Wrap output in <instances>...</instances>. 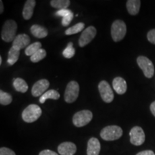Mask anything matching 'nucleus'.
<instances>
[{
    "mask_svg": "<svg viewBox=\"0 0 155 155\" xmlns=\"http://www.w3.org/2000/svg\"><path fill=\"white\" fill-rule=\"evenodd\" d=\"M17 24L15 20L8 19L5 22L1 32V37L2 40L7 42L14 41L16 38Z\"/></svg>",
    "mask_w": 155,
    "mask_h": 155,
    "instance_id": "f257e3e1",
    "label": "nucleus"
},
{
    "mask_svg": "<svg viewBox=\"0 0 155 155\" xmlns=\"http://www.w3.org/2000/svg\"><path fill=\"white\" fill-rule=\"evenodd\" d=\"M123 130L119 126L111 125L104 127L100 133L101 137L105 141H114L121 138Z\"/></svg>",
    "mask_w": 155,
    "mask_h": 155,
    "instance_id": "f03ea898",
    "label": "nucleus"
},
{
    "mask_svg": "<svg viewBox=\"0 0 155 155\" xmlns=\"http://www.w3.org/2000/svg\"><path fill=\"white\" fill-rule=\"evenodd\" d=\"M42 115V109L36 104H31L26 107L22 114V119L27 123H32Z\"/></svg>",
    "mask_w": 155,
    "mask_h": 155,
    "instance_id": "7ed1b4c3",
    "label": "nucleus"
},
{
    "mask_svg": "<svg viewBox=\"0 0 155 155\" xmlns=\"http://www.w3.org/2000/svg\"><path fill=\"white\" fill-rule=\"evenodd\" d=\"M111 34L114 42H119L124 38L127 34V25L124 21L117 19L112 23Z\"/></svg>",
    "mask_w": 155,
    "mask_h": 155,
    "instance_id": "20e7f679",
    "label": "nucleus"
},
{
    "mask_svg": "<svg viewBox=\"0 0 155 155\" xmlns=\"http://www.w3.org/2000/svg\"><path fill=\"white\" fill-rule=\"evenodd\" d=\"M79 84L76 81H72L68 83L65 88V94H64V98L65 102L68 104H72L77 100L79 95Z\"/></svg>",
    "mask_w": 155,
    "mask_h": 155,
    "instance_id": "39448f33",
    "label": "nucleus"
},
{
    "mask_svg": "<svg viewBox=\"0 0 155 155\" xmlns=\"http://www.w3.org/2000/svg\"><path fill=\"white\" fill-rule=\"evenodd\" d=\"M93 119L92 112L89 110H83L74 114L73 123L76 127H84L89 124Z\"/></svg>",
    "mask_w": 155,
    "mask_h": 155,
    "instance_id": "423d86ee",
    "label": "nucleus"
},
{
    "mask_svg": "<svg viewBox=\"0 0 155 155\" xmlns=\"http://www.w3.org/2000/svg\"><path fill=\"white\" fill-rule=\"evenodd\" d=\"M139 67L142 70L145 77L151 78L154 74V66L152 62L145 56H139L137 59Z\"/></svg>",
    "mask_w": 155,
    "mask_h": 155,
    "instance_id": "0eeeda50",
    "label": "nucleus"
},
{
    "mask_svg": "<svg viewBox=\"0 0 155 155\" xmlns=\"http://www.w3.org/2000/svg\"><path fill=\"white\" fill-rule=\"evenodd\" d=\"M98 91H99L101 97L106 103H111L114 98V92L111 88L109 83L106 81H101L98 84Z\"/></svg>",
    "mask_w": 155,
    "mask_h": 155,
    "instance_id": "6e6552de",
    "label": "nucleus"
},
{
    "mask_svg": "<svg viewBox=\"0 0 155 155\" xmlns=\"http://www.w3.org/2000/svg\"><path fill=\"white\" fill-rule=\"evenodd\" d=\"M129 136L131 143L135 146H140L145 141L144 131L140 127H133L129 132Z\"/></svg>",
    "mask_w": 155,
    "mask_h": 155,
    "instance_id": "1a4fd4ad",
    "label": "nucleus"
},
{
    "mask_svg": "<svg viewBox=\"0 0 155 155\" xmlns=\"http://www.w3.org/2000/svg\"><path fill=\"white\" fill-rule=\"evenodd\" d=\"M96 29L94 26H89L81 34L79 38V45L80 47L83 48L87 45L90 43L94 40V38L96 35Z\"/></svg>",
    "mask_w": 155,
    "mask_h": 155,
    "instance_id": "9d476101",
    "label": "nucleus"
},
{
    "mask_svg": "<svg viewBox=\"0 0 155 155\" xmlns=\"http://www.w3.org/2000/svg\"><path fill=\"white\" fill-rule=\"evenodd\" d=\"M50 86V82L47 79H41L35 83L32 88V95L34 97L42 96L45 93L48 91V89Z\"/></svg>",
    "mask_w": 155,
    "mask_h": 155,
    "instance_id": "9b49d317",
    "label": "nucleus"
},
{
    "mask_svg": "<svg viewBox=\"0 0 155 155\" xmlns=\"http://www.w3.org/2000/svg\"><path fill=\"white\" fill-rule=\"evenodd\" d=\"M30 43V38L26 34H19L16 36L12 43V47L21 50L23 48H28Z\"/></svg>",
    "mask_w": 155,
    "mask_h": 155,
    "instance_id": "f8f14e48",
    "label": "nucleus"
},
{
    "mask_svg": "<svg viewBox=\"0 0 155 155\" xmlns=\"http://www.w3.org/2000/svg\"><path fill=\"white\" fill-rule=\"evenodd\" d=\"M58 151L61 155H74L77 151V147L74 143L65 141L58 146Z\"/></svg>",
    "mask_w": 155,
    "mask_h": 155,
    "instance_id": "ddd939ff",
    "label": "nucleus"
},
{
    "mask_svg": "<svg viewBox=\"0 0 155 155\" xmlns=\"http://www.w3.org/2000/svg\"><path fill=\"white\" fill-rule=\"evenodd\" d=\"M101 151L100 141L97 138L92 137L88 141L87 155H99Z\"/></svg>",
    "mask_w": 155,
    "mask_h": 155,
    "instance_id": "4468645a",
    "label": "nucleus"
},
{
    "mask_svg": "<svg viewBox=\"0 0 155 155\" xmlns=\"http://www.w3.org/2000/svg\"><path fill=\"white\" fill-rule=\"evenodd\" d=\"M113 88L114 91L119 95H123L127 92V84L123 78L116 77L113 81Z\"/></svg>",
    "mask_w": 155,
    "mask_h": 155,
    "instance_id": "2eb2a0df",
    "label": "nucleus"
},
{
    "mask_svg": "<svg viewBox=\"0 0 155 155\" xmlns=\"http://www.w3.org/2000/svg\"><path fill=\"white\" fill-rule=\"evenodd\" d=\"M36 5V1L35 0H28L25 4L22 11V16L25 19L28 20L31 19L33 15L35 7Z\"/></svg>",
    "mask_w": 155,
    "mask_h": 155,
    "instance_id": "dca6fc26",
    "label": "nucleus"
},
{
    "mask_svg": "<svg viewBox=\"0 0 155 155\" xmlns=\"http://www.w3.org/2000/svg\"><path fill=\"white\" fill-rule=\"evenodd\" d=\"M31 33L37 38H45L48 36V30L44 27L39 25H33L30 28Z\"/></svg>",
    "mask_w": 155,
    "mask_h": 155,
    "instance_id": "f3484780",
    "label": "nucleus"
},
{
    "mask_svg": "<svg viewBox=\"0 0 155 155\" xmlns=\"http://www.w3.org/2000/svg\"><path fill=\"white\" fill-rule=\"evenodd\" d=\"M141 7V1L139 0H128L127 2V9L131 15H137L139 12Z\"/></svg>",
    "mask_w": 155,
    "mask_h": 155,
    "instance_id": "a211bd4d",
    "label": "nucleus"
},
{
    "mask_svg": "<svg viewBox=\"0 0 155 155\" xmlns=\"http://www.w3.org/2000/svg\"><path fill=\"white\" fill-rule=\"evenodd\" d=\"M13 86L15 90L18 92L25 93L28 90V85L24 79L20 78H17L14 80L13 82Z\"/></svg>",
    "mask_w": 155,
    "mask_h": 155,
    "instance_id": "6ab92c4d",
    "label": "nucleus"
},
{
    "mask_svg": "<svg viewBox=\"0 0 155 155\" xmlns=\"http://www.w3.org/2000/svg\"><path fill=\"white\" fill-rule=\"evenodd\" d=\"M60 98V94L56 90H49L46 91L45 94L40 96V104H44L45 101L47 99H53V100H58Z\"/></svg>",
    "mask_w": 155,
    "mask_h": 155,
    "instance_id": "aec40b11",
    "label": "nucleus"
},
{
    "mask_svg": "<svg viewBox=\"0 0 155 155\" xmlns=\"http://www.w3.org/2000/svg\"><path fill=\"white\" fill-rule=\"evenodd\" d=\"M19 54H20V50L16 49V48L12 47L10 48L8 53V58H7V63L9 65H13L15 63H17L18 61Z\"/></svg>",
    "mask_w": 155,
    "mask_h": 155,
    "instance_id": "412c9836",
    "label": "nucleus"
},
{
    "mask_svg": "<svg viewBox=\"0 0 155 155\" xmlns=\"http://www.w3.org/2000/svg\"><path fill=\"white\" fill-rule=\"evenodd\" d=\"M71 5L69 0H52L50 1V5L54 8L61 9H67L68 7Z\"/></svg>",
    "mask_w": 155,
    "mask_h": 155,
    "instance_id": "4be33fe9",
    "label": "nucleus"
},
{
    "mask_svg": "<svg viewBox=\"0 0 155 155\" xmlns=\"http://www.w3.org/2000/svg\"><path fill=\"white\" fill-rule=\"evenodd\" d=\"M42 44L40 42H35L34 43L30 45L28 48L25 50V53L28 56H32L35 53H36L39 50L41 49Z\"/></svg>",
    "mask_w": 155,
    "mask_h": 155,
    "instance_id": "5701e85b",
    "label": "nucleus"
},
{
    "mask_svg": "<svg viewBox=\"0 0 155 155\" xmlns=\"http://www.w3.org/2000/svg\"><path fill=\"white\" fill-rule=\"evenodd\" d=\"M85 25L83 22H79L78 24L73 25V27H71L68 29H67L65 31V34L66 35H71L77 34L78 32H81L84 28Z\"/></svg>",
    "mask_w": 155,
    "mask_h": 155,
    "instance_id": "b1692460",
    "label": "nucleus"
},
{
    "mask_svg": "<svg viewBox=\"0 0 155 155\" xmlns=\"http://www.w3.org/2000/svg\"><path fill=\"white\" fill-rule=\"evenodd\" d=\"M12 101V96L8 93L0 91V104L3 106H7Z\"/></svg>",
    "mask_w": 155,
    "mask_h": 155,
    "instance_id": "393cba45",
    "label": "nucleus"
},
{
    "mask_svg": "<svg viewBox=\"0 0 155 155\" xmlns=\"http://www.w3.org/2000/svg\"><path fill=\"white\" fill-rule=\"evenodd\" d=\"M47 55V53L44 49H40L36 53H35L33 55H32L30 57V61L32 62V63H38V62H40L42 61V59H44L45 58Z\"/></svg>",
    "mask_w": 155,
    "mask_h": 155,
    "instance_id": "a878e982",
    "label": "nucleus"
},
{
    "mask_svg": "<svg viewBox=\"0 0 155 155\" xmlns=\"http://www.w3.org/2000/svg\"><path fill=\"white\" fill-rule=\"evenodd\" d=\"M75 48H73V42H69L68 45L65 49H64L63 52V55L65 58H68V59H70V58H72L73 56L75 55Z\"/></svg>",
    "mask_w": 155,
    "mask_h": 155,
    "instance_id": "bb28decb",
    "label": "nucleus"
},
{
    "mask_svg": "<svg viewBox=\"0 0 155 155\" xmlns=\"http://www.w3.org/2000/svg\"><path fill=\"white\" fill-rule=\"evenodd\" d=\"M73 18V13L72 12L71 15H68L67 17H63V19H62V25L64 27H66L68 25H70L71 20H72Z\"/></svg>",
    "mask_w": 155,
    "mask_h": 155,
    "instance_id": "cd10ccee",
    "label": "nucleus"
},
{
    "mask_svg": "<svg viewBox=\"0 0 155 155\" xmlns=\"http://www.w3.org/2000/svg\"><path fill=\"white\" fill-rule=\"evenodd\" d=\"M0 155H16L15 152L7 147H1L0 149Z\"/></svg>",
    "mask_w": 155,
    "mask_h": 155,
    "instance_id": "c85d7f7f",
    "label": "nucleus"
},
{
    "mask_svg": "<svg viewBox=\"0 0 155 155\" xmlns=\"http://www.w3.org/2000/svg\"><path fill=\"white\" fill-rule=\"evenodd\" d=\"M72 13V11L69 10V9H61V10H58L55 12L56 16H59L63 17H67L68 15H71Z\"/></svg>",
    "mask_w": 155,
    "mask_h": 155,
    "instance_id": "c756f323",
    "label": "nucleus"
},
{
    "mask_svg": "<svg viewBox=\"0 0 155 155\" xmlns=\"http://www.w3.org/2000/svg\"><path fill=\"white\" fill-rule=\"evenodd\" d=\"M147 39L151 43L155 45V29L149 31L147 33Z\"/></svg>",
    "mask_w": 155,
    "mask_h": 155,
    "instance_id": "7c9ffc66",
    "label": "nucleus"
},
{
    "mask_svg": "<svg viewBox=\"0 0 155 155\" xmlns=\"http://www.w3.org/2000/svg\"><path fill=\"white\" fill-rule=\"evenodd\" d=\"M39 155H58L57 153L50 150H45L40 152Z\"/></svg>",
    "mask_w": 155,
    "mask_h": 155,
    "instance_id": "2f4dec72",
    "label": "nucleus"
},
{
    "mask_svg": "<svg viewBox=\"0 0 155 155\" xmlns=\"http://www.w3.org/2000/svg\"><path fill=\"white\" fill-rule=\"evenodd\" d=\"M136 155H155V154L152 150H145L139 152L138 154H137Z\"/></svg>",
    "mask_w": 155,
    "mask_h": 155,
    "instance_id": "473e14b6",
    "label": "nucleus"
},
{
    "mask_svg": "<svg viewBox=\"0 0 155 155\" xmlns=\"http://www.w3.org/2000/svg\"><path fill=\"white\" fill-rule=\"evenodd\" d=\"M150 111L152 114L155 116V101L152 102L150 105Z\"/></svg>",
    "mask_w": 155,
    "mask_h": 155,
    "instance_id": "72a5a7b5",
    "label": "nucleus"
},
{
    "mask_svg": "<svg viewBox=\"0 0 155 155\" xmlns=\"http://www.w3.org/2000/svg\"><path fill=\"white\" fill-rule=\"evenodd\" d=\"M3 12H4V5H3V2L2 1H0V13H3Z\"/></svg>",
    "mask_w": 155,
    "mask_h": 155,
    "instance_id": "f704fd0d",
    "label": "nucleus"
},
{
    "mask_svg": "<svg viewBox=\"0 0 155 155\" xmlns=\"http://www.w3.org/2000/svg\"><path fill=\"white\" fill-rule=\"evenodd\" d=\"M2 58L0 57V65H2Z\"/></svg>",
    "mask_w": 155,
    "mask_h": 155,
    "instance_id": "c9c22d12",
    "label": "nucleus"
}]
</instances>
